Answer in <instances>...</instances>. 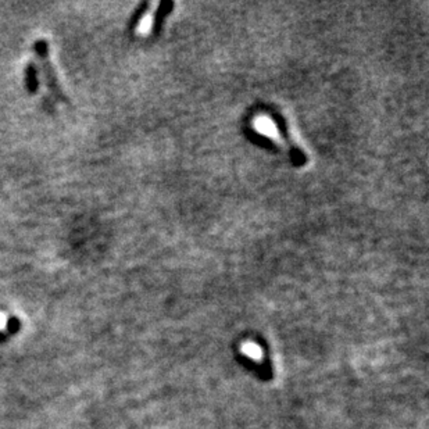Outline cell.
<instances>
[{
  "mask_svg": "<svg viewBox=\"0 0 429 429\" xmlns=\"http://www.w3.org/2000/svg\"><path fill=\"white\" fill-rule=\"evenodd\" d=\"M253 126L260 135L265 136L274 143V145H276L278 148L288 153L294 159V162L302 163L305 160L303 153L296 146H294L291 140L286 137V135L282 132L279 126V122L274 117L268 114H258L253 120Z\"/></svg>",
  "mask_w": 429,
  "mask_h": 429,
  "instance_id": "cell-1",
  "label": "cell"
},
{
  "mask_svg": "<svg viewBox=\"0 0 429 429\" xmlns=\"http://www.w3.org/2000/svg\"><path fill=\"white\" fill-rule=\"evenodd\" d=\"M162 3H153L151 5V8L146 10V13L143 15L137 23V32H140L142 35H148L153 27L156 26V19L159 15V8Z\"/></svg>",
  "mask_w": 429,
  "mask_h": 429,
  "instance_id": "cell-2",
  "label": "cell"
},
{
  "mask_svg": "<svg viewBox=\"0 0 429 429\" xmlns=\"http://www.w3.org/2000/svg\"><path fill=\"white\" fill-rule=\"evenodd\" d=\"M27 85H28V90H31V92H35V90H37L38 81L35 79V70H34V66H28V68H27Z\"/></svg>",
  "mask_w": 429,
  "mask_h": 429,
  "instance_id": "cell-3",
  "label": "cell"
}]
</instances>
